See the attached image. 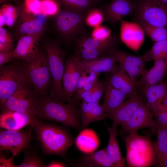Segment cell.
I'll return each instance as SVG.
<instances>
[{
    "instance_id": "484cf974",
    "label": "cell",
    "mask_w": 167,
    "mask_h": 167,
    "mask_svg": "<svg viewBox=\"0 0 167 167\" xmlns=\"http://www.w3.org/2000/svg\"><path fill=\"white\" fill-rule=\"evenodd\" d=\"M119 38L116 35H111L104 40H99L88 36L85 33L78 37L75 41L77 49H103L108 50L115 46Z\"/></svg>"
},
{
    "instance_id": "2e32d148",
    "label": "cell",
    "mask_w": 167,
    "mask_h": 167,
    "mask_svg": "<svg viewBox=\"0 0 167 167\" xmlns=\"http://www.w3.org/2000/svg\"><path fill=\"white\" fill-rule=\"evenodd\" d=\"M42 34L26 35L19 38L13 51L14 58L26 61L35 57L40 51L39 41Z\"/></svg>"
},
{
    "instance_id": "f546056e",
    "label": "cell",
    "mask_w": 167,
    "mask_h": 167,
    "mask_svg": "<svg viewBox=\"0 0 167 167\" xmlns=\"http://www.w3.org/2000/svg\"><path fill=\"white\" fill-rule=\"evenodd\" d=\"M81 164L89 167H115L105 148L86 154L82 157Z\"/></svg>"
},
{
    "instance_id": "30bf717a",
    "label": "cell",
    "mask_w": 167,
    "mask_h": 167,
    "mask_svg": "<svg viewBox=\"0 0 167 167\" xmlns=\"http://www.w3.org/2000/svg\"><path fill=\"white\" fill-rule=\"evenodd\" d=\"M113 56L120 66L138 87V79L147 71L145 64L148 62L144 55L140 56L131 55L123 51L118 49L115 46L106 51Z\"/></svg>"
},
{
    "instance_id": "ffe728a7",
    "label": "cell",
    "mask_w": 167,
    "mask_h": 167,
    "mask_svg": "<svg viewBox=\"0 0 167 167\" xmlns=\"http://www.w3.org/2000/svg\"><path fill=\"white\" fill-rule=\"evenodd\" d=\"M155 61L153 66L146 71L138 82V87L142 88L162 82L167 74V55Z\"/></svg>"
},
{
    "instance_id": "681fc988",
    "label": "cell",
    "mask_w": 167,
    "mask_h": 167,
    "mask_svg": "<svg viewBox=\"0 0 167 167\" xmlns=\"http://www.w3.org/2000/svg\"><path fill=\"white\" fill-rule=\"evenodd\" d=\"M162 104L164 105L167 106V94L163 99Z\"/></svg>"
},
{
    "instance_id": "d6a6232c",
    "label": "cell",
    "mask_w": 167,
    "mask_h": 167,
    "mask_svg": "<svg viewBox=\"0 0 167 167\" xmlns=\"http://www.w3.org/2000/svg\"><path fill=\"white\" fill-rule=\"evenodd\" d=\"M21 11V6L14 5L11 4L3 5L0 9V12L4 16L6 24L11 28L16 24L19 19Z\"/></svg>"
},
{
    "instance_id": "9c48e42d",
    "label": "cell",
    "mask_w": 167,
    "mask_h": 167,
    "mask_svg": "<svg viewBox=\"0 0 167 167\" xmlns=\"http://www.w3.org/2000/svg\"><path fill=\"white\" fill-rule=\"evenodd\" d=\"M38 98L33 94L28 84L23 87L1 105L2 113L17 112L29 114L35 118Z\"/></svg>"
},
{
    "instance_id": "8fae6325",
    "label": "cell",
    "mask_w": 167,
    "mask_h": 167,
    "mask_svg": "<svg viewBox=\"0 0 167 167\" xmlns=\"http://www.w3.org/2000/svg\"><path fill=\"white\" fill-rule=\"evenodd\" d=\"M32 124L25 130H0V149L10 151L15 157L28 146L32 138Z\"/></svg>"
},
{
    "instance_id": "ba28073f",
    "label": "cell",
    "mask_w": 167,
    "mask_h": 167,
    "mask_svg": "<svg viewBox=\"0 0 167 167\" xmlns=\"http://www.w3.org/2000/svg\"><path fill=\"white\" fill-rule=\"evenodd\" d=\"M135 2L136 22L167 27V4L158 0H138Z\"/></svg>"
},
{
    "instance_id": "7dc6e473",
    "label": "cell",
    "mask_w": 167,
    "mask_h": 167,
    "mask_svg": "<svg viewBox=\"0 0 167 167\" xmlns=\"http://www.w3.org/2000/svg\"><path fill=\"white\" fill-rule=\"evenodd\" d=\"M66 165L60 162L52 161L49 164L46 165V167H66Z\"/></svg>"
},
{
    "instance_id": "e575fe53",
    "label": "cell",
    "mask_w": 167,
    "mask_h": 167,
    "mask_svg": "<svg viewBox=\"0 0 167 167\" xmlns=\"http://www.w3.org/2000/svg\"><path fill=\"white\" fill-rule=\"evenodd\" d=\"M143 55L148 62L155 61L167 55V39L155 42Z\"/></svg>"
},
{
    "instance_id": "74e56055",
    "label": "cell",
    "mask_w": 167,
    "mask_h": 167,
    "mask_svg": "<svg viewBox=\"0 0 167 167\" xmlns=\"http://www.w3.org/2000/svg\"><path fill=\"white\" fill-rule=\"evenodd\" d=\"M41 14L45 16H55L60 11L55 0H41Z\"/></svg>"
},
{
    "instance_id": "c3c4849f",
    "label": "cell",
    "mask_w": 167,
    "mask_h": 167,
    "mask_svg": "<svg viewBox=\"0 0 167 167\" xmlns=\"http://www.w3.org/2000/svg\"><path fill=\"white\" fill-rule=\"evenodd\" d=\"M9 2H14L16 4V5L19 6H22L23 3L20 2L19 0H0V4Z\"/></svg>"
},
{
    "instance_id": "3957f363",
    "label": "cell",
    "mask_w": 167,
    "mask_h": 167,
    "mask_svg": "<svg viewBox=\"0 0 167 167\" xmlns=\"http://www.w3.org/2000/svg\"><path fill=\"white\" fill-rule=\"evenodd\" d=\"M42 149L46 154L64 157L73 140L65 130L58 126L43 122L34 118L32 123Z\"/></svg>"
},
{
    "instance_id": "4fadbf2b",
    "label": "cell",
    "mask_w": 167,
    "mask_h": 167,
    "mask_svg": "<svg viewBox=\"0 0 167 167\" xmlns=\"http://www.w3.org/2000/svg\"><path fill=\"white\" fill-rule=\"evenodd\" d=\"M84 70L81 61L75 55L66 60L62 84L64 93L68 98L73 100L72 97L76 91L78 80Z\"/></svg>"
},
{
    "instance_id": "8992f818",
    "label": "cell",
    "mask_w": 167,
    "mask_h": 167,
    "mask_svg": "<svg viewBox=\"0 0 167 167\" xmlns=\"http://www.w3.org/2000/svg\"><path fill=\"white\" fill-rule=\"evenodd\" d=\"M86 13L63 10L55 15V28L62 40L69 43L85 33Z\"/></svg>"
},
{
    "instance_id": "44dd1931",
    "label": "cell",
    "mask_w": 167,
    "mask_h": 167,
    "mask_svg": "<svg viewBox=\"0 0 167 167\" xmlns=\"http://www.w3.org/2000/svg\"><path fill=\"white\" fill-rule=\"evenodd\" d=\"M107 81L113 87L126 94L128 97L139 93L137 86L120 66L111 73Z\"/></svg>"
},
{
    "instance_id": "277c9868",
    "label": "cell",
    "mask_w": 167,
    "mask_h": 167,
    "mask_svg": "<svg viewBox=\"0 0 167 167\" xmlns=\"http://www.w3.org/2000/svg\"><path fill=\"white\" fill-rule=\"evenodd\" d=\"M123 140L126 145V160L128 166L149 167L155 164L154 143L150 137L133 132L124 136Z\"/></svg>"
},
{
    "instance_id": "f1b7e54d",
    "label": "cell",
    "mask_w": 167,
    "mask_h": 167,
    "mask_svg": "<svg viewBox=\"0 0 167 167\" xmlns=\"http://www.w3.org/2000/svg\"><path fill=\"white\" fill-rule=\"evenodd\" d=\"M157 124L156 141L154 143L156 154L155 165L163 167L167 157V126Z\"/></svg>"
},
{
    "instance_id": "d6986e66",
    "label": "cell",
    "mask_w": 167,
    "mask_h": 167,
    "mask_svg": "<svg viewBox=\"0 0 167 167\" xmlns=\"http://www.w3.org/2000/svg\"><path fill=\"white\" fill-rule=\"evenodd\" d=\"M34 118L26 113L15 111L2 113L0 117V127L10 131L19 130L31 124Z\"/></svg>"
},
{
    "instance_id": "816d5d0a",
    "label": "cell",
    "mask_w": 167,
    "mask_h": 167,
    "mask_svg": "<svg viewBox=\"0 0 167 167\" xmlns=\"http://www.w3.org/2000/svg\"><path fill=\"white\" fill-rule=\"evenodd\" d=\"M160 2L165 4H167V0H158Z\"/></svg>"
},
{
    "instance_id": "1f68e13d",
    "label": "cell",
    "mask_w": 167,
    "mask_h": 167,
    "mask_svg": "<svg viewBox=\"0 0 167 167\" xmlns=\"http://www.w3.org/2000/svg\"><path fill=\"white\" fill-rule=\"evenodd\" d=\"M95 0H59L63 9L81 13H86L93 8Z\"/></svg>"
},
{
    "instance_id": "6da1fadb",
    "label": "cell",
    "mask_w": 167,
    "mask_h": 167,
    "mask_svg": "<svg viewBox=\"0 0 167 167\" xmlns=\"http://www.w3.org/2000/svg\"><path fill=\"white\" fill-rule=\"evenodd\" d=\"M58 101L46 95L38 98L35 118L52 120L77 130L80 129V110L77 104Z\"/></svg>"
},
{
    "instance_id": "7c38bea8",
    "label": "cell",
    "mask_w": 167,
    "mask_h": 167,
    "mask_svg": "<svg viewBox=\"0 0 167 167\" xmlns=\"http://www.w3.org/2000/svg\"><path fill=\"white\" fill-rule=\"evenodd\" d=\"M154 116L146 103H142L130 119L122 126L121 132L128 134L139 129L148 128L156 133L157 124Z\"/></svg>"
},
{
    "instance_id": "ab89813d",
    "label": "cell",
    "mask_w": 167,
    "mask_h": 167,
    "mask_svg": "<svg viewBox=\"0 0 167 167\" xmlns=\"http://www.w3.org/2000/svg\"><path fill=\"white\" fill-rule=\"evenodd\" d=\"M152 113L157 124L167 126V106L162 104Z\"/></svg>"
},
{
    "instance_id": "f35d334b",
    "label": "cell",
    "mask_w": 167,
    "mask_h": 167,
    "mask_svg": "<svg viewBox=\"0 0 167 167\" xmlns=\"http://www.w3.org/2000/svg\"><path fill=\"white\" fill-rule=\"evenodd\" d=\"M21 11L35 16L41 14V0H24L21 6Z\"/></svg>"
},
{
    "instance_id": "7a4b0ae2",
    "label": "cell",
    "mask_w": 167,
    "mask_h": 167,
    "mask_svg": "<svg viewBox=\"0 0 167 167\" xmlns=\"http://www.w3.org/2000/svg\"><path fill=\"white\" fill-rule=\"evenodd\" d=\"M20 64L34 95L38 98L48 95L53 80L46 52L40 51L34 58Z\"/></svg>"
},
{
    "instance_id": "f907efd6",
    "label": "cell",
    "mask_w": 167,
    "mask_h": 167,
    "mask_svg": "<svg viewBox=\"0 0 167 167\" xmlns=\"http://www.w3.org/2000/svg\"><path fill=\"white\" fill-rule=\"evenodd\" d=\"M163 167H167V157L164 162Z\"/></svg>"
},
{
    "instance_id": "60d3db41",
    "label": "cell",
    "mask_w": 167,
    "mask_h": 167,
    "mask_svg": "<svg viewBox=\"0 0 167 167\" xmlns=\"http://www.w3.org/2000/svg\"><path fill=\"white\" fill-rule=\"evenodd\" d=\"M100 75V74L99 73L88 71V78L85 84L82 88L76 91L75 93H79L90 89L98 81V77Z\"/></svg>"
},
{
    "instance_id": "f6af8a7d",
    "label": "cell",
    "mask_w": 167,
    "mask_h": 167,
    "mask_svg": "<svg viewBox=\"0 0 167 167\" xmlns=\"http://www.w3.org/2000/svg\"><path fill=\"white\" fill-rule=\"evenodd\" d=\"M14 157L12 156L9 159L6 158L4 156L1 155L0 159V167H15L14 164Z\"/></svg>"
},
{
    "instance_id": "836d02e7",
    "label": "cell",
    "mask_w": 167,
    "mask_h": 167,
    "mask_svg": "<svg viewBox=\"0 0 167 167\" xmlns=\"http://www.w3.org/2000/svg\"><path fill=\"white\" fill-rule=\"evenodd\" d=\"M144 32L155 42L167 39V29L164 27L153 26L143 22H137Z\"/></svg>"
},
{
    "instance_id": "4dcf8cb0",
    "label": "cell",
    "mask_w": 167,
    "mask_h": 167,
    "mask_svg": "<svg viewBox=\"0 0 167 167\" xmlns=\"http://www.w3.org/2000/svg\"><path fill=\"white\" fill-rule=\"evenodd\" d=\"M105 82L98 81L90 89L79 93H75L72 97L75 101L81 100L87 103L98 102L104 93Z\"/></svg>"
},
{
    "instance_id": "603a6c76",
    "label": "cell",
    "mask_w": 167,
    "mask_h": 167,
    "mask_svg": "<svg viewBox=\"0 0 167 167\" xmlns=\"http://www.w3.org/2000/svg\"><path fill=\"white\" fill-rule=\"evenodd\" d=\"M79 110L81 125L83 128L92 122L104 120L106 117L104 108L99 102L87 103L82 101Z\"/></svg>"
},
{
    "instance_id": "d4e9b609",
    "label": "cell",
    "mask_w": 167,
    "mask_h": 167,
    "mask_svg": "<svg viewBox=\"0 0 167 167\" xmlns=\"http://www.w3.org/2000/svg\"><path fill=\"white\" fill-rule=\"evenodd\" d=\"M141 88L147 100L146 103L152 113L162 105L167 94V83L162 82Z\"/></svg>"
},
{
    "instance_id": "5bb4252c",
    "label": "cell",
    "mask_w": 167,
    "mask_h": 167,
    "mask_svg": "<svg viewBox=\"0 0 167 167\" xmlns=\"http://www.w3.org/2000/svg\"><path fill=\"white\" fill-rule=\"evenodd\" d=\"M121 40L128 48L135 52L138 51L144 39V32L137 22H132L121 19L120 21Z\"/></svg>"
},
{
    "instance_id": "9a60e30c",
    "label": "cell",
    "mask_w": 167,
    "mask_h": 167,
    "mask_svg": "<svg viewBox=\"0 0 167 167\" xmlns=\"http://www.w3.org/2000/svg\"><path fill=\"white\" fill-rule=\"evenodd\" d=\"M135 2L132 0H117L106 5L102 10L105 19L113 25L134 11Z\"/></svg>"
},
{
    "instance_id": "4316f807",
    "label": "cell",
    "mask_w": 167,
    "mask_h": 167,
    "mask_svg": "<svg viewBox=\"0 0 167 167\" xmlns=\"http://www.w3.org/2000/svg\"><path fill=\"white\" fill-rule=\"evenodd\" d=\"M109 134V141L105 148L115 167L125 166L126 159L122 156L117 139V126L112 125L109 127L106 124Z\"/></svg>"
},
{
    "instance_id": "f5cc1de1",
    "label": "cell",
    "mask_w": 167,
    "mask_h": 167,
    "mask_svg": "<svg viewBox=\"0 0 167 167\" xmlns=\"http://www.w3.org/2000/svg\"><path fill=\"white\" fill-rule=\"evenodd\" d=\"M116 0H112V2H113V1H116Z\"/></svg>"
},
{
    "instance_id": "cb8c5ba5",
    "label": "cell",
    "mask_w": 167,
    "mask_h": 167,
    "mask_svg": "<svg viewBox=\"0 0 167 167\" xmlns=\"http://www.w3.org/2000/svg\"><path fill=\"white\" fill-rule=\"evenodd\" d=\"M105 82L104 97L102 105L107 117L117 110L128 96L113 87L107 81Z\"/></svg>"
},
{
    "instance_id": "7bdbcfd3",
    "label": "cell",
    "mask_w": 167,
    "mask_h": 167,
    "mask_svg": "<svg viewBox=\"0 0 167 167\" xmlns=\"http://www.w3.org/2000/svg\"><path fill=\"white\" fill-rule=\"evenodd\" d=\"M92 37L99 40L106 39L111 35V31L108 28L103 26L95 27L92 32Z\"/></svg>"
},
{
    "instance_id": "52a82bcc",
    "label": "cell",
    "mask_w": 167,
    "mask_h": 167,
    "mask_svg": "<svg viewBox=\"0 0 167 167\" xmlns=\"http://www.w3.org/2000/svg\"><path fill=\"white\" fill-rule=\"evenodd\" d=\"M0 67L1 105L28 83L20 63L13 62L7 66Z\"/></svg>"
},
{
    "instance_id": "ee69618b",
    "label": "cell",
    "mask_w": 167,
    "mask_h": 167,
    "mask_svg": "<svg viewBox=\"0 0 167 167\" xmlns=\"http://www.w3.org/2000/svg\"><path fill=\"white\" fill-rule=\"evenodd\" d=\"M14 58L13 51L0 52V66L11 62Z\"/></svg>"
},
{
    "instance_id": "e0dca14e",
    "label": "cell",
    "mask_w": 167,
    "mask_h": 167,
    "mask_svg": "<svg viewBox=\"0 0 167 167\" xmlns=\"http://www.w3.org/2000/svg\"><path fill=\"white\" fill-rule=\"evenodd\" d=\"M143 102L139 93L129 97L117 110L107 118L112 122V125L122 126L130 118L140 104Z\"/></svg>"
},
{
    "instance_id": "bcb514c9",
    "label": "cell",
    "mask_w": 167,
    "mask_h": 167,
    "mask_svg": "<svg viewBox=\"0 0 167 167\" xmlns=\"http://www.w3.org/2000/svg\"><path fill=\"white\" fill-rule=\"evenodd\" d=\"M88 75V71L85 70L78 80L76 91L80 89L84 85L87 79Z\"/></svg>"
},
{
    "instance_id": "8d00e7d4",
    "label": "cell",
    "mask_w": 167,
    "mask_h": 167,
    "mask_svg": "<svg viewBox=\"0 0 167 167\" xmlns=\"http://www.w3.org/2000/svg\"><path fill=\"white\" fill-rule=\"evenodd\" d=\"M104 19L101 10L92 8L86 13V24L91 27H96L100 26Z\"/></svg>"
},
{
    "instance_id": "7402d4cb",
    "label": "cell",
    "mask_w": 167,
    "mask_h": 167,
    "mask_svg": "<svg viewBox=\"0 0 167 167\" xmlns=\"http://www.w3.org/2000/svg\"><path fill=\"white\" fill-rule=\"evenodd\" d=\"M84 70L100 74L113 71L117 67V61L112 56L106 51L102 55L95 59L80 61Z\"/></svg>"
},
{
    "instance_id": "5b68a950",
    "label": "cell",
    "mask_w": 167,
    "mask_h": 167,
    "mask_svg": "<svg viewBox=\"0 0 167 167\" xmlns=\"http://www.w3.org/2000/svg\"><path fill=\"white\" fill-rule=\"evenodd\" d=\"M44 47L53 80L52 86L48 96L58 101L72 102L78 104V101L70 99L66 96L63 88L62 81L64 70L65 52L59 44L55 41L46 43Z\"/></svg>"
},
{
    "instance_id": "83f0119b",
    "label": "cell",
    "mask_w": 167,
    "mask_h": 167,
    "mask_svg": "<svg viewBox=\"0 0 167 167\" xmlns=\"http://www.w3.org/2000/svg\"><path fill=\"white\" fill-rule=\"evenodd\" d=\"M75 143L80 151L87 154L95 151L99 146V141L94 131L86 129L80 132L75 139Z\"/></svg>"
},
{
    "instance_id": "b9f144b4",
    "label": "cell",
    "mask_w": 167,
    "mask_h": 167,
    "mask_svg": "<svg viewBox=\"0 0 167 167\" xmlns=\"http://www.w3.org/2000/svg\"><path fill=\"white\" fill-rule=\"evenodd\" d=\"M0 42L6 45L10 51L14 50L15 48L11 34L3 27H0Z\"/></svg>"
},
{
    "instance_id": "d590c367",
    "label": "cell",
    "mask_w": 167,
    "mask_h": 167,
    "mask_svg": "<svg viewBox=\"0 0 167 167\" xmlns=\"http://www.w3.org/2000/svg\"><path fill=\"white\" fill-rule=\"evenodd\" d=\"M23 161L16 167H43L46 165L35 153L28 151L24 152Z\"/></svg>"
},
{
    "instance_id": "ac0fdd59",
    "label": "cell",
    "mask_w": 167,
    "mask_h": 167,
    "mask_svg": "<svg viewBox=\"0 0 167 167\" xmlns=\"http://www.w3.org/2000/svg\"><path fill=\"white\" fill-rule=\"evenodd\" d=\"M14 33L15 36L19 40L25 35L43 33L44 24L35 15L21 11Z\"/></svg>"
}]
</instances>
